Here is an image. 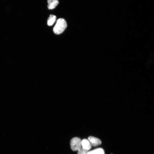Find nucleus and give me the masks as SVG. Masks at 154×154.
Masks as SVG:
<instances>
[{
    "label": "nucleus",
    "instance_id": "3",
    "mask_svg": "<svg viewBox=\"0 0 154 154\" xmlns=\"http://www.w3.org/2000/svg\"><path fill=\"white\" fill-rule=\"evenodd\" d=\"M88 140L92 146H97L101 145L102 143V142L99 139L93 136L89 137Z\"/></svg>",
    "mask_w": 154,
    "mask_h": 154
},
{
    "label": "nucleus",
    "instance_id": "7",
    "mask_svg": "<svg viewBox=\"0 0 154 154\" xmlns=\"http://www.w3.org/2000/svg\"><path fill=\"white\" fill-rule=\"evenodd\" d=\"M56 19V16L52 15H50L48 18L47 24L49 26H52L55 22Z\"/></svg>",
    "mask_w": 154,
    "mask_h": 154
},
{
    "label": "nucleus",
    "instance_id": "2",
    "mask_svg": "<svg viewBox=\"0 0 154 154\" xmlns=\"http://www.w3.org/2000/svg\"><path fill=\"white\" fill-rule=\"evenodd\" d=\"M81 141L80 139L78 137L72 138L70 142V145L71 149L74 151H78L82 147Z\"/></svg>",
    "mask_w": 154,
    "mask_h": 154
},
{
    "label": "nucleus",
    "instance_id": "9",
    "mask_svg": "<svg viewBox=\"0 0 154 154\" xmlns=\"http://www.w3.org/2000/svg\"><path fill=\"white\" fill-rule=\"evenodd\" d=\"M110 154H113L112 153H111Z\"/></svg>",
    "mask_w": 154,
    "mask_h": 154
},
{
    "label": "nucleus",
    "instance_id": "1",
    "mask_svg": "<svg viewBox=\"0 0 154 154\" xmlns=\"http://www.w3.org/2000/svg\"><path fill=\"white\" fill-rule=\"evenodd\" d=\"M67 24L64 19L60 18L58 19L53 29L54 33L59 35L63 33L66 28Z\"/></svg>",
    "mask_w": 154,
    "mask_h": 154
},
{
    "label": "nucleus",
    "instance_id": "5",
    "mask_svg": "<svg viewBox=\"0 0 154 154\" xmlns=\"http://www.w3.org/2000/svg\"><path fill=\"white\" fill-rule=\"evenodd\" d=\"M48 7L49 9H52L55 8L59 3L58 0H48Z\"/></svg>",
    "mask_w": 154,
    "mask_h": 154
},
{
    "label": "nucleus",
    "instance_id": "6",
    "mask_svg": "<svg viewBox=\"0 0 154 154\" xmlns=\"http://www.w3.org/2000/svg\"><path fill=\"white\" fill-rule=\"evenodd\" d=\"M87 154H105V152L103 149L99 148L89 151Z\"/></svg>",
    "mask_w": 154,
    "mask_h": 154
},
{
    "label": "nucleus",
    "instance_id": "8",
    "mask_svg": "<svg viewBox=\"0 0 154 154\" xmlns=\"http://www.w3.org/2000/svg\"><path fill=\"white\" fill-rule=\"evenodd\" d=\"M89 150L82 148V147L78 151V154H87Z\"/></svg>",
    "mask_w": 154,
    "mask_h": 154
},
{
    "label": "nucleus",
    "instance_id": "4",
    "mask_svg": "<svg viewBox=\"0 0 154 154\" xmlns=\"http://www.w3.org/2000/svg\"><path fill=\"white\" fill-rule=\"evenodd\" d=\"M82 147L89 150L91 148L92 146L88 139H83L81 141Z\"/></svg>",
    "mask_w": 154,
    "mask_h": 154
}]
</instances>
